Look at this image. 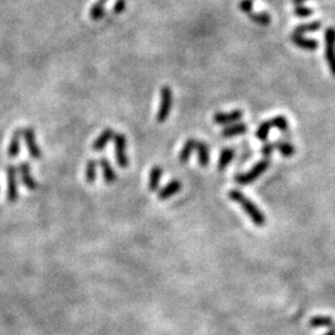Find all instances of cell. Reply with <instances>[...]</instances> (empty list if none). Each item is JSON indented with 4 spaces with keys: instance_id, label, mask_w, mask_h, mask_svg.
Listing matches in <instances>:
<instances>
[{
    "instance_id": "obj_1",
    "label": "cell",
    "mask_w": 335,
    "mask_h": 335,
    "mask_svg": "<svg viewBox=\"0 0 335 335\" xmlns=\"http://www.w3.org/2000/svg\"><path fill=\"white\" fill-rule=\"evenodd\" d=\"M229 197L230 200L238 204V205L242 208V210L247 214L248 218H250L251 221L253 222L257 227H263L264 225H266V216L263 215V213L259 210L256 204L252 203L240 190H231V191L229 192Z\"/></svg>"
},
{
    "instance_id": "obj_2",
    "label": "cell",
    "mask_w": 335,
    "mask_h": 335,
    "mask_svg": "<svg viewBox=\"0 0 335 335\" xmlns=\"http://www.w3.org/2000/svg\"><path fill=\"white\" fill-rule=\"evenodd\" d=\"M270 165H271V160L268 159V158L263 160H259L258 163H256V164L253 165V168H252L250 171L236 175L235 181L240 185H247L253 183L254 180H257V179L267 170Z\"/></svg>"
},
{
    "instance_id": "obj_3",
    "label": "cell",
    "mask_w": 335,
    "mask_h": 335,
    "mask_svg": "<svg viewBox=\"0 0 335 335\" xmlns=\"http://www.w3.org/2000/svg\"><path fill=\"white\" fill-rule=\"evenodd\" d=\"M173 106V92L169 86H164L160 91V106L157 113V122L164 123L168 119Z\"/></svg>"
},
{
    "instance_id": "obj_4",
    "label": "cell",
    "mask_w": 335,
    "mask_h": 335,
    "mask_svg": "<svg viewBox=\"0 0 335 335\" xmlns=\"http://www.w3.org/2000/svg\"><path fill=\"white\" fill-rule=\"evenodd\" d=\"M325 39V60L330 72L335 76V28L330 26L324 33Z\"/></svg>"
},
{
    "instance_id": "obj_5",
    "label": "cell",
    "mask_w": 335,
    "mask_h": 335,
    "mask_svg": "<svg viewBox=\"0 0 335 335\" xmlns=\"http://www.w3.org/2000/svg\"><path fill=\"white\" fill-rule=\"evenodd\" d=\"M291 41L293 42L296 46L301 47V49H303V50H308V51L317 50L318 45H319L317 40L305 39V37H303L302 35H297V34H292Z\"/></svg>"
},
{
    "instance_id": "obj_6",
    "label": "cell",
    "mask_w": 335,
    "mask_h": 335,
    "mask_svg": "<svg viewBox=\"0 0 335 335\" xmlns=\"http://www.w3.org/2000/svg\"><path fill=\"white\" fill-rule=\"evenodd\" d=\"M242 116V111H234L230 112V113H216L215 116H214V122H215L216 124H230V123L240 120Z\"/></svg>"
},
{
    "instance_id": "obj_7",
    "label": "cell",
    "mask_w": 335,
    "mask_h": 335,
    "mask_svg": "<svg viewBox=\"0 0 335 335\" xmlns=\"http://www.w3.org/2000/svg\"><path fill=\"white\" fill-rule=\"evenodd\" d=\"M181 190V183L179 180H171L163 187L158 194V199L159 200H167L169 197L173 196L174 194L179 192Z\"/></svg>"
},
{
    "instance_id": "obj_8",
    "label": "cell",
    "mask_w": 335,
    "mask_h": 335,
    "mask_svg": "<svg viewBox=\"0 0 335 335\" xmlns=\"http://www.w3.org/2000/svg\"><path fill=\"white\" fill-rule=\"evenodd\" d=\"M124 146H125L124 137H123L122 134H119V136L116 137V153H117V162L122 168H125L128 164L127 157H125L124 153Z\"/></svg>"
},
{
    "instance_id": "obj_9",
    "label": "cell",
    "mask_w": 335,
    "mask_h": 335,
    "mask_svg": "<svg viewBox=\"0 0 335 335\" xmlns=\"http://www.w3.org/2000/svg\"><path fill=\"white\" fill-rule=\"evenodd\" d=\"M163 176V169L159 165H154L151 170V175H149V184L148 189L149 191H157L159 189L160 180Z\"/></svg>"
},
{
    "instance_id": "obj_10",
    "label": "cell",
    "mask_w": 335,
    "mask_h": 335,
    "mask_svg": "<svg viewBox=\"0 0 335 335\" xmlns=\"http://www.w3.org/2000/svg\"><path fill=\"white\" fill-rule=\"evenodd\" d=\"M195 149L197 151V160H199V164L201 167H208V164L210 163V151H209V147L206 146L204 142H196Z\"/></svg>"
},
{
    "instance_id": "obj_11",
    "label": "cell",
    "mask_w": 335,
    "mask_h": 335,
    "mask_svg": "<svg viewBox=\"0 0 335 335\" xmlns=\"http://www.w3.org/2000/svg\"><path fill=\"white\" fill-rule=\"evenodd\" d=\"M247 132V125L245 123H237V124H232L226 127L225 129H222L221 136L224 138H232V137L240 136Z\"/></svg>"
},
{
    "instance_id": "obj_12",
    "label": "cell",
    "mask_w": 335,
    "mask_h": 335,
    "mask_svg": "<svg viewBox=\"0 0 335 335\" xmlns=\"http://www.w3.org/2000/svg\"><path fill=\"white\" fill-rule=\"evenodd\" d=\"M235 157V151L232 148H226L221 152L218 162V170L224 171L227 168V165L232 162Z\"/></svg>"
},
{
    "instance_id": "obj_13",
    "label": "cell",
    "mask_w": 335,
    "mask_h": 335,
    "mask_svg": "<svg viewBox=\"0 0 335 335\" xmlns=\"http://www.w3.org/2000/svg\"><path fill=\"white\" fill-rule=\"evenodd\" d=\"M196 142L195 139H187L186 142H185L183 149H181L180 154H179V162L181 163V164H185V163L189 160L190 155H191L192 151L195 149V146H196Z\"/></svg>"
},
{
    "instance_id": "obj_14",
    "label": "cell",
    "mask_w": 335,
    "mask_h": 335,
    "mask_svg": "<svg viewBox=\"0 0 335 335\" xmlns=\"http://www.w3.org/2000/svg\"><path fill=\"white\" fill-rule=\"evenodd\" d=\"M309 325L312 328H331L334 325L333 318L324 317V315H317L309 320Z\"/></svg>"
},
{
    "instance_id": "obj_15",
    "label": "cell",
    "mask_w": 335,
    "mask_h": 335,
    "mask_svg": "<svg viewBox=\"0 0 335 335\" xmlns=\"http://www.w3.org/2000/svg\"><path fill=\"white\" fill-rule=\"evenodd\" d=\"M320 28H321L320 21H313V23L303 24V25L296 26L293 34L303 35V34H307V33H314V31L320 30Z\"/></svg>"
},
{
    "instance_id": "obj_16",
    "label": "cell",
    "mask_w": 335,
    "mask_h": 335,
    "mask_svg": "<svg viewBox=\"0 0 335 335\" xmlns=\"http://www.w3.org/2000/svg\"><path fill=\"white\" fill-rule=\"evenodd\" d=\"M275 148L285 158H291L296 153V148L293 147V144L288 143V142H276Z\"/></svg>"
},
{
    "instance_id": "obj_17",
    "label": "cell",
    "mask_w": 335,
    "mask_h": 335,
    "mask_svg": "<svg viewBox=\"0 0 335 335\" xmlns=\"http://www.w3.org/2000/svg\"><path fill=\"white\" fill-rule=\"evenodd\" d=\"M272 128H273V125H272V122H271V120H266V122H263L261 125H259L258 129H257L256 138L258 139V141L266 142L268 138V134H270Z\"/></svg>"
},
{
    "instance_id": "obj_18",
    "label": "cell",
    "mask_w": 335,
    "mask_h": 335,
    "mask_svg": "<svg viewBox=\"0 0 335 335\" xmlns=\"http://www.w3.org/2000/svg\"><path fill=\"white\" fill-rule=\"evenodd\" d=\"M248 18L253 23L259 24V25H270L271 24V15L267 13H250Z\"/></svg>"
},
{
    "instance_id": "obj_19",
    "label": "cell",
    "mask_w": 335,
    "mask_h": 335,
    "mask_svg": "<svg viewBox=\"0 0 335 335\" xmlns=\"http://www.w3.org/2000/svg\"><path fill=\"white\" fill-rule=\"evenodd\" d=\"M271 122H272L273 127L277 128V129L281 130V132H283V133L288 132L289 123H288V120H287V118L285 116L273 117L272 119H271Z\"/></svg>"
},
{
    "instance_id": "obj_20",
    "label": "cell",
    "mask_w": 335,
    "mask_h": 335,
    "mask_svg": "<svg viewBox=\"0 0 335 335\" xmlns=\"http://www.w3.org/2000/svg\"><path fill=\"white\" fill-rule=\"evenodd\" d=\"M294 14L297 15V17H301V18H308V17H312L313 15V10L310 9V8H307L304 7V5H296V8H294Z\"/></svg>"
},
{
    "instance_id": "obj_21",
    "label": "cell",
    "mask_w": 335,
    "mask_h": 335,
    "mask_svg": "<svg viewBox=\"0 0 335 335\" xmlns=\"http://www.w3.org/2000/svg\"><path fill=\"white\" fill-rule=\"evenodd\" d=\"M252 8H253V2L252 0H241L240 3V10L246 14H250L252 13Z\"/></svg>"
},
{
    "instance_id": "obj_22",
    "label": "cell",
    "mask_w": 335,
    "mask_h": 335,
    "mask_svg": "<svg viewBox=\"0 0 335 335\" xmlns=\"http://www.w3.org/2000/svg\"><path fill=\"white\" fill-rule=\"evenodd\" d=\"M275 149H276L275 143H266L263 147H262V154H263L266 158H270Z\"/></svg>"
},
{
    "instance_id": "obj_23",
    "label": "cell",
    "mask_w": 335,
    "mask_h": 335,
    "mask_svg": "<svg viewBox=\"0 0 335 335\" xmlns=\"http://www.w3.org/2000/svg\"><path fill=\"white\" fill-rule=\"evenodd\" d=\"M125 7V0H118L116 3V7H114V12L116 13H122L124 10Z\"/></svg>"
},
{
    "instance_id": "obj_24",
    "label": "cell",
    "mask_w": 335,
    "mask_h": 335,
    "mask_svg": "<svg viewBox=\"0 0 335 335\" xmlns=\"http://www.w3.org/2000/svg\"><path fill=\"white\" fill-rule=\"evenodd\" d=\"M304 2H308V0H292V3H293V4H296V5H301Z\"/></svg>"
},
{
    "instance_id": "obj_25",
    "label": "cell",
    "mask_w": 335,
    "mask_h": 335,
    "mask_svg": "<svg viewBox=\"0 0 335 335\" xmlns=\"http://www.w3.org/2000/svg\"><path fill=\"white\" fill-rule=\"evenodd\" d=\"M323 335H335V329H330V330H328L325 334H323Z\"/></svg>"
}]
</instances>
